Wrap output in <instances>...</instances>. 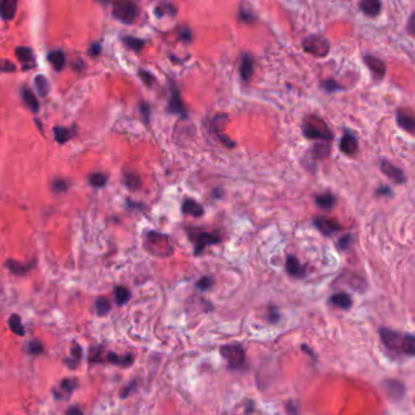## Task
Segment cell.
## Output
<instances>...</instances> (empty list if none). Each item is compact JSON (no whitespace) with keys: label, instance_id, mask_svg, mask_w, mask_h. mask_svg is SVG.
Masks as SVG:
<instances>
[{"label":"cell","instance_id":"cell-1","mask_svg":"<svg viewBox=\"0 0 415 415\" xmlns=\"http://www.w3.org/2000/svg\"><path fill=\"white\" fill-rule=\"evenodd\" d=\"M302 132L307 139L310 140H331L334 134L329 129L328 124L320 117L308 116L302 124Z\"/></svg>","mask_w":415,"mask_h":415},{"label":"cell","instance_id":"cell-2","mask_svg":"<svg viewBox=\"0 0 415 415\" xmlns=\"http://www.w3.org/2000/svg\"><path fill=\"white\" fill-rule=\"evenodd\" d=\"M145 247L150 253L157 257H167L173 253V246L171 245L170 237L156 232L147 233Z\"/></svg>","mask_w":415,"mask_h":415},{"label":"cell","instance_id":"cell-3","mask_svg":"<svg viewBox=\"0 0 415 415\" xmlns=\"http://www.w3.org/2000/svg\"><path fill=\"white\" fill-rule=\"evenodd\" d=\"M219 353L233 370H241L246 366V352L240 344L224 345L219 350Z\"/></svg>","mask_w":415,"mask_h":415},{"label":"cell","instance_id":"cell-4","mask_svg":"<svg viewBox=\"0 0 415 415\" xmlns=\"http://www.w3.org/2000/svg\"><path fill=\"white\" fill-rule=\"evenodd\" d=\"M380 339H381L382 344L388 352L397 356L403 355L402 350H403L404 335L400 334L398 331L391 330L388 328H381L380 329Z\"/></svg>","mask_w":415,"mask_h":415},{"label":"cell","instance_id":"cell-5","mask_svg":"<svg viewBox=\"0 0 415 415\" xmlns=\"http://www.w3.org/2000/svg\"><path fill=\"white\" fill-rule=\"evenodd\" d=\"M303 50L317 58H325L330 50V43L321 36H309L302 42Z\"/></svg>","mask_w":415,"mask_h":415},{"label":"cell","instance_id":"cell-6","mask_svg":"<svg viewBox=\"0 0 415 415\" xmlns=\"http://www.w3.org/2000/svg\"><path fill=\"white\" fill-rule=\"evenodd\" d=\"M112 15L123 23H133L138 16V6L132 1H115Z\"/></svg>","mask_w":415,"mask_h":415},{"label":"cell","instance_id":"cell-7","mask_svg":"<svg viewBox=\"0 0 415 415\" xmlns=\"http://www.w3.org/2000/svg\"><path fill=\"white\" fill-rule=\"evenodd\" d=\"M170 100H168V111L173 115H178L180 119H187L186 107L184 105L183 99H181L180 92L174 84L173 80H170Z\"/></svg>","mask_w":415,"mask_h":415},{"label":"cell","instance_id":"cell-8","mask_svg":"<svg viewBox=\"0 0 415 415\" xmlns=\"http://www.w3.org/2000/svg\"><path fill=\"white\" fill-rule=\"evenodd\" d=\"M190 239L194 240V242H195V246H194L195 256H199V254L202 253L207 246L217 245V243H219L222 241L221 235H218L217 233H208V232L197 233V235H192V237H190Z\"/></svg>","mask_w":415,"mask_h":415},{"label":"cell","instance_id":"cell-9","mask_svg":"<svg viewBox=\"0 0 415 415\" xmlns=\"http://www.w3.org/2000/svg\"><path fill=\"white\" fill-rule=\"evenodd\" d=\"M313 223H314V227L325 237H331L335 233L340 232L342 229L339 222L335 221V219L328 218V217H317V218H314Z\"/></svg>","mask_w":415,"mask_h":415},{"label":"cell","instance_id":"cell-10","mask_svg":"<svg viewBox=\"0 0 415 415\" xmlns=\"http://www.w3.org/2000/svg\"><path fill=\"white\" fill-rule=\"evenodd\" d=\"M380 170H381V172L384 173L387 178H390L393 183H396V184L406 183L407 178H406V176H404L403 171H402L401 168H398L397 166L393 165V163H391L390 161L381 160V162H380Z\"/></svg>","mask_w":415,"mask_h":415},{"label":"cell","instance_id":"cell-11","mask_svg":"<svg viewBox=\"0 0 415 415\" xmlns=\"http://www.w3.org/2000/svg\"><path fill=\"white\" fill-rule=\"evenodd\" d=\"M364 63L368 66V68L370 69V72L373 73L374 78L377 80H381L386 74V65H385L384 61L380 58L374 55H365L364 56Z\"/></svg>","mask_w":415,"mask_h":415},{"label":"cell","instance_id":"cell-12","mask_svg":"<svg viewBox=\"0 0 415 415\" xmlns=\"http://www.w3.org/2000/svg\"><path fill=\"white\" fill-rule=\"evenodd\" d=\"M382 388L385 392L387 393L388 397L393 401H401L403 400L404 395H406V387L402 382L397 381L393 379H387L382 381Z\"/></svg>","mask_w":415,"mask_h":415},{"label":"cell","instance_id":"cell-13","mask_svg":"<svg viewBox=\"0 0 415 415\" xmlns=\"http://www.w3.org/2000/svg\"><path fill=\"white\" fill-rule=\"evenodd\" d=\"M240 77L243 83L250 82L254 72V59L248 53L241 54L240 59Z\"/></svg>","mask_w":415,"mask_h":415},{"label":"cell","instance_id":"cell-14","mask_svg":"<svg viewBox=\"0 0 415 415\" xmlns=\"http://www.w3.org/2000/svg\"><path fill=\"white\" fill-rule=\"evenodd\" d=\"M78 387V381L76 379H63L61 380L60 384H59L58 390L54 388L53 393L54 397L56 400H65V398L69 397V396L73 393V391Z\"/></svg>","mask_w":415,"mask_h":415},{"label":"cell","instance_id":"cell-15","mask_svg":"<svg viewBox=\"0 0 415 415\" xmlns=\"http://www.w3.org/2000/svg\"><path fill=\"white\" fill-rule=\"evenodd\" d=\"M285 269L286 272H288V274L291 275L293 278L302 279V278L306 277V268L299 263L297 257L294 256V254H289V256L286 257Z\"/></svg>","mask_w":415,"mask_h":415},{"label":"cell","instance_id":"cell-16","mask_svg":"<svg viewBox=\"0 0 415 415\" xmlns=\"http://www.w3.org/2000/svg\"><path fill=\"white\" fill-rule=\"evenodd\" d=\"M340 150L344 152L345 155H348V156H353V155L357 154L358 151V140L355 135H352L351 133H345L344 136L341 138V141H340Z\"/></svg>","mask_w":415,"mask_h":415},{"label":"cell","instance_id":"cell-17","mask_svg":"<svg viewBox=\"0 0 415 415\" xmlns=\"http://www.w3.org/2000/svg\"><path fill=\"white\" fill-rule=\"evenodd\" d=\"M181 213L187 214V216H192L195 218L202 217L205 213L202 205H200L197 201L194 199H185L181 203Z\"/></svg>","mask_w":415,"mask_h":415},{"label":"cell","instance_id":"cell-18","mask_svg":"<svg viewBox=\"0 0 415 415\" xmlns=\"http://www.w3.org/2000/svg\"><path fill=\"white\" fill-rule=\"evenodd\" d=\"M329 302H330L331 304H334L335 307L340 308V309H344V310L351 309V307H352V304H353L352 297H351L347 293L334 294L333 296L330 297V299H329Z\"/></svg>","mask_w":415,"mask_h":415},{"label":"cell","instance_id":"cell-19","mask_svg":"<svg viewBox=\"0 0 415 415\" xmlns=\"http://www.w3.org/2000/svg\"><path fill=\"white\" fill-rule=\"evenodd\" d=\"M359 9L364 15L369 17H375L381 12L382 5L379 0H363L359 2Z\"/></svg>","mask_w":415,"mask_h":415},{"label":"cell","instance_id":"cell-20","mask_svg":"<svg viewBox=\"0 0 415 415\" xmlns=\"http://www.w3.org/2000/svg\"><path fill=\"white\" fill-rule=\"evenodd\" d=\"M227 117V115H221V116H216L212 120V130L213 133L216 134L217 136H218L219 139H221L222 143L224 144V145H227V147H234L235 146V143L230 138H228L226 134H223L221 132V127H222V119H224Z\"/></svg>","mask_w":415,"mask_h":415},{"label":"cell","instance_id":"cell-21","mask_svg":"<svg viewBox=\"0 0 415 415\" xmlns=\"http://www.w3.org/2000/svg\"><path fill=\"white\" fill-rule=\"evenodd\" d=\"M336 196L331 192H324V194H319L314 197V202L318 207L321 208V210H331V208L335 207L336 205Z\"/></svg>","mask_w":415,"mask_h":415},{"label":"cell","instance_id":"cell-22","mask_svg":"<svg viewBox=\"0 0 415 415\" xmlns=\"http://www.w3.org/2000/svg\"><path fill=\"white\" fill-rule=\"evenodd\" d=\"M105 357H106V360L109 361V363L114 364V365L124 366V368L132 365L133 361H134V358H133L132 355L119 356V355H116V353H114V352H109L105 356Z\"/></svg>","mask_w":415,"mask_h":415},{"label":"cell","instance_id":"cell-23","mask_svg":"<svg viewBox=\"0 0 415 415\" xmlns=\"http://www.w3.org/2000/svg\"><path fill=\"white\" fill-rule=\"evenodd\" d=\"M5 266L15 275H26L32 269L31 263H21V262L15 261V259H7L5 262Z\"/></svg>","mask_w":415,"mask_h":415},{"label":"cell","instance_id":"cell-24","mask_svg":"<svg viewBox=\"0 0 415 415\" xmlns=\"http://www.w3.org/2000/svg\"><path fill=\"white\" fill-rule=\"evenodd\" d=\"M397 123L401 128L406 129L407 132H413L415 127L414 117L409 115L408 112L398 110L397 111Z\"/></svg>","mask_w":415,"mask_h":415},{"label":"cell","instance_id":"cell-25","mask_svg":"<svg viewBox=\"0 0 415 415\" xmlns=\"http://www.w3.org/2000/svg\"><path fill=\"white\" fill-rule=\"evenodd\" d=\"M17 10V1L13 0H4L0 2V15L4 20H11Z\"/></svg>","mask_w":415,"mask_h":415},{"label":"cell","instance_id":"cell-26","mask_svg":"<svg viewBox=\"0 0 415 415\" xmlns=\"http://www.w3.org/2000/svg\"><path fill=\"white\" fill-rule=\"evenodd\" d=\"M48 60L50 61V63H52L56 71L62 69L66 63L65 54L61 52V50H53V52H50L49 55H48Z\"/></svg>","mask_w":415,"mask_h":415},{"label":"cell","instance_id":"cell-27","mask_svg":"<svg viewBox=\"0 0 415 415\" xmlns=\"http://www.w3.org/2000/svg\"><path fill=\"white\" fill-rule=\"evenodd\" d=\"M80 359H82V347H80L79 345H74V346L71 348V356L63 361H65L66 366H68L69 369L74 370V369L77 368V365L79 364Z\"/></svg>","mask_w":415,"mask_h":415},{"label":"cell","instance_id":"cell-28","mask_svg":"<svg viewBox=\"0 0 415 415\" xmlns=\"http://www.w3.org/2000/svg\"><path fill=\"white\" fill-rule=\"evenodd\" d=\"M330 146L325 143H317L313 145L312 149H310V155H312L313 159L315 160H323L329 157L330 155Z\"/></svg>","mask_w":415,"mask_h":415},{"label":"cell","instance_id":"cell-29","mask_svg":"<svg viewBox=\"0 0 415 415\" xmlns=\"http://www.w3.org/2000/svg\"><path fill=\"white\" fill-rule=\"evenodd\" d=\"M22 99L23 101H25V104L27 106L31 109V111L33 112H38L39 111V103L38 100H37L36 95H34L33 92H32L31 89H28V88L25 87L22 88Z\"/></svg>","mask_w":415,"mask_h":415},{"label":"cell","instance_id":"cell-30","mask_svg":"<svg viewBox=\"0 0 415 415\" xmlns=\"http://www.w3.org/2000/svg\"><path fill=\"white\" fill-rule=\"evenodd\" d=\"M115 299H116V303L119 306H123V304L127 303L130 299V296H132V293H130L129 289H127L125 286H116L114 290Z\"/></svg>","mask_w":415,"mask_h":415},{"label":"cell","instance_id":"cell-31","mask_svg":"<svg viewBox=\"0 0 415 415\" xmlns=\"http://www.w3.org/2000/svg\"><path fill=\"white\" fill-rule=\"evenodd\" d=\"M7 324H9L10 330H11L12 333L15 334V335H17V336H25V335H26L25 326L22 325V321H21V318L18 317L17 314L10 315L9 321H7Z\"/></svg>","mask_w":415,"mask_h":415},{"label":"cell","instance_id":"cell-32","mask_svg":"<svg viewBox=\"0 0 415 415\" xmlns=\"http://www.w3.org/2000/svg\"><path fill=\"white\" fill-rule=\"evenodd\" d=\"M403 356L407 357H414L415 356V337L412 334L404 335V342H403V350H402Z\"/></svg>","mask_w":415,"mask_h":415},{"label":"cell","instance_id":"cell-33","mask_svg":"<svg viewBox=\"0 0 415 415\" xmlns=\"http://www.w3.org/2000/svg\"><path fill=\"white\" fill-rule=\"evenodd\" d=\"M34 84H36L37 90H38L39 95L42 96V98H45V96L49 94L50 84H49V82H48L47 77H45V76H43V74H38V76H36V79H34Z\"/></svg>","mask_w":415,"mask_h":415},{"label":"cell","instance_id":"cell-34","mask_svg":"<svg viewBox=\"0 0 415 415\" xmlns=\"http://www.w3.org/2000/svg\"><path fill=\"white\" fill-rule=\"evenodd\" d=\"M176 13L177 9L172 2H161L160 5H157V6L155 7V15H156L157 17H163V16L166 15L174 16Z\"/></svg>","mask_w":415,"mask_h":415},{"label":"cell","instance_id":"cell-35","mask_svg":"<svg viewBox=\"0 0 415 415\" xmlns=\"http://www.w3.org/2000/svg\"><path fill=\"white\" fill-rule=\"evenodd\" d=\"M95 309L96 313H98L100 317H104V315H106L107 313L110 312V309H111V302H110V299L107 298V297H99L95 301Z\"/></svg>","mask_w":415,"mask_h":415},{"label":"cell","instance_id":"cell-36","mask_svg":"<svg viewBox=\"0 0 415 415\" xmlns=\"http://www.w3.org/2000/svg\"><path fill=\"white\" fill-rule=\"evenodd\" d=\"M15 54L21 62H31V61L34 60L33 52L28 47H17L15 50Z\"/></svg>","mask_w":415,"mask_h":415},{"label":"cell","instance_id":"cell-37","mask_svg":"<svg viewBox=\"0 0 415 415\" xmlns=\"http://www.w3.org/2000/svg\"><path fill=\"white\" fill-rule=\"evenodd\" d=\"M54 135H55V139L58 143L63 144L71 139L72 132H71V129H68V128L55 127L54 128Z\"/></svg>","mask_w":415,"mask_h":415},{"label":"cell","instance_id":"cell-38","mask_svg":"<svg viewBox=\"0 0 415 415\" xmlns=\"http://www.w3.org/2000/svg\"><path fill=\"white\" fill-rule=\"evenodd\" d=\"M123 42H124V44L127 45L129 49L135 50V52L141 50L144 48V45H145V40L136 38V37H130V36L124 37V38H123Z\"/></svg>","mask_w":415,"mask_h":415},{"label":"cell","instance_id":"cell-39","mask_svg":"<svg viewBox=\"0 0 415 415\" xmlns=\"http://www.w3.org/2000/svg\"><path fill=\"white\" fill-rule=\"evenodd\" d=\"M320 87H321V89L325 90V92L329 93V94H333V93L339 92V90H344L345 89L342 85H340L339 83H337L336 80H334V79L323 80V82L320 83Z\"/></svg>","mask_w":415,"mask_h":415},{"label":"cell","instance_id":"cell-40","mask_svg":"<svg viewBox=\"0 0 415 415\" xmlns=\"http://www.w3.org/2000/svg\"><path fill=\"white\" fill-rule=\"evenodd\" d=\"M107 176L104 173H93L89 176V183L90 185L94 186V187H103L106 185L107 183Z\"/></svg>","mask_w":415,"mask_h":415},{"label":"cell","instance_id":"cell-41","mask_svg":"<svg viewBox=\"0 0 415 415\" xmlns=\"http://www.w3.org/2000/svg\"><path fill=\"white\" fill-rule=\"evenodd\" d=\"M27 351L32 356H39L44 352V346L38 340H32L27 344Z\"/></svg>","mask_w":415,"mask_h":415},{"label":"cell","instance_id":"cell-42","mask_svg":"<svg viewBox=\"0 0 415 415\" xmlns=\"http://www.w3.org/2000/svg\"><path fill=\"white\" fill-rule=\"evenodd\" d=\"M124 184L127 187H129L130 190H136L140 187V179L136 174L133 173H127L124 176Z\"/></svg>","mask_w":415,"mask_h":415},{"label":"cell","instance_id":"cell-43","mask_svg":"<svg viewBox=\"0 0 415 415\" xmlns=\"http://www.w3.org/2000/svg\"><path fill=\"white\" fill-rule=\"evenodd\" d=\"M239 21L243 23H252L256 21V15L248 9H243L242 6L239 7Z\"/></svg>","mask_w":415,"mask_h":415},{"label":"cell","instance_id":"cell-44","mask_svg":"<svg viewBox=\"0 0 415 415\" xmlns=\"http://www.w3.org/2000/svg\"><path fill=\"white\" fill-rule=\"evenodd\" d=\"M212 285H213L212 278L202 277L201 279L196 281V284H195V288H196L199 291H201V293H205V291L210 290V289L212 288Z\"/></svg>","mask_w":415,"mask_h":415},{"label":"cell","instance_id":"cell-45","mask_svg":"<svg viewBox=\"0 0 415 415\" xmlns=\"http://www.w3.org/2000/svg\"><path fill=\"white\" fill-rule=\"evenodd\" d=\"M353 241H355V237H353L352 234H346L341 237L339 241H337L336 247L339 248L340 251H346L352 246Z\"/></svg>","mask_w":415,"mask_h":415},{"label":"cell","instance_id":"cell-46","mask_svg":"<svg viewBox=\"0 0 415 415\" xmlns=\"http://www.w3.org/2000/svg\"><path fill=\"white\" fill-rule=\"evenodd\" d=\"M268 321H269L270 324H277L278 321L280 320V313H279V309H278L275 306H269L268 308Z\"/></svg>","mask_w":415,"mask_h":415},{"label":"cell","instance_id":"cell-47","mask_svg":"<svg viewBox=\"0 0 415 415\" xmlns=\"http://www.w3.org/2000/svg\"><path fill=\"white\" fill-rule=\"evenodd\" d=\"M52 187H53L54 191L62 192V191H66V190L68 189V183H67L66 180H63V179L56 178L53 180Z\"/></svg>","mask_w":415,"mask_h":415},{"label":"cell","instance_id":"cell-48","mask_svg":"<svg viewBox=\"0 0 415 415\" xmlns=\"http://www.w3.org/2000/svg\"><path fill=\"white\" fill-rule=\"evenodd\" d=\"M179 39L184 43H190L192 40V31L189 27H181L179 31Z\"/></svg>","mask_w":415,"mask_h":415},{"label":"cell","instance_id":"cell-49","mask_svg":"<svg viewBox=\"0 0 415 415\" xmlns=\"http://www.w3.org/2000/svg\"><path fill=\"white\" fill-rule=\"evenodd\" d=\"M138 73H139V77H140L141 80H143V82L145 83L147 87H151L152 83L155 82V77L152 76V74L150 73V72L145 71V69H140V71H139Z\"/></svg>","mask_w":415,"mask_h":415},{"label":"cell","instance_id":"cell-50","mask_svg":"<svg viewBox=\"0 0 415 415\" xmlns=\"http://www.w3.org/2000/svg\"><path fill=\"white\" fill-rule=\"evenodd\" d=\"M375 194H376V196L392 197L393 196V190L391 189V187L388 185H380L376 190H375Z\"/></svg>","mask_w":415,"mask_h":415},{"label":"cell","instance_id":"cell-51","mask_svg":"<svg viewBox=\"0 0 415 415\" xmlns=\"http://www.w3.org/2000/svg\"><path fill=\"white\" fill-rule=\"evenodd\" d=\"M286 412H288V415H299V408L298 404L294 401H289L286 403Z\"/></svg>","mask_w":415,"mask_h":415},{"label":"cell","instance_id":"cell-52","mask_svg":"<svg viewBox=\"0 0 415 415\" xmlns=\"http://www.w3.org/2000/svg\"><path fill=\"white\" fill-rule=\"evenodd\" d=\"M150 112H151V109H150V105L147 103H141L140 104V114H141V117L144 119V122L149 123V119H150Z\"/></svg>","mask_w":415,"mask_h":415},{"label":"cell","instance_id":"cell-53","mask_svg":"<svg viewBox=\"0 0 415 415\" xmlns=\"http://www.w3.org/2000/svg\"><path fill=\"white\" fill-rule=\"evenodd\" d=\"M15 65L9 60H4V59H0V71L2 72H13L15 71Z\"/></svg>","mask_w":415,"mask_h":415},{"label":"cell","instance_id":"cell-54","mask_svg":"<svg viewBox=\"0 0 415 415\" xmlns=\"http://www.w3.org/2000/svg\"><path fill=\"white\" fill-rule=\"evenodd\" d=\"M135 384H136V381H132V382H130V384H128L127 387H124L122 391H120L119 397L120 398H127L128 396L130 395V392H132L133 388L135 387Z\"/></svg>","mask_w":415,"mask_h":415},{"label":"cell","instance_id":"cell-55","mask_svg":"<svg viewBox=\"0 0 415 415\" xmlns=\"http://www.w3.org/2000/svg\"><path fill=\"white\" fill-rule=\"evenodd\" d=\"M88 52H89V54L92 56H98L101 52L100 44H99V43H93V44L89 47V50H88Z\"/></svg>","mask_w":415,"mask_h":415},{"label":"cell","instance_id":"cell-56","mask_svg":"<svg viewBox=\"0 0 415 415\" xmlns=\"http://www.w3.org/2000/svg\"><path fill=\"white\" fill-rule=\"evenodd\" d=\"M66 415H84V414H83L82 409H80L79 407L74 406V407H71V408L67 409Z\"/></svg>","mask_w":415,"mask_h":415},{"label":"cell","instance_id":"cell-57","mask_svg":"<svg viewBox=\"0 0 415 415\" xmlns=\"http://www.w3.org/2000/svg\"><path fill=\"white\" fill-rule=\"evenodd\" d=\"M408 32L411 34H414V13H412L408 21Z\"/></svg>","mask_w":415,"mask_h":415},{"label":"cell","instance_id":"cell-58","mask_svg":"<svg viewBox=\"0 0 415 415\" xmlns=\"http://www.w3.org/2000/svg\"><path fill=\"white\" fill-rule=\"evenodd\" d=\"M302 351H304V352H306V353H307V355H309V357H310V358H312V359H313V360H315V359H317V358H315V355H314V353H313V351H312V350H310V348H309V347H307V346H306V345H302Z\"/></svg>","mask_w":415,"mask_h":415},{"label":"cell","instance_id":"cell-59","mask_svg":"<svg viewBox=\"0 0 415 415\" xmlns=\"http://www.w3.org/2000/svg\"><path fill=\"white\" fill-rule=\"evenodd\" d=\"M211 196L214 197V199H221V197H222V189H221V187H217V189H214Z\"/></svg>","mask_w":415,"mask_h":415}]
</instances>
